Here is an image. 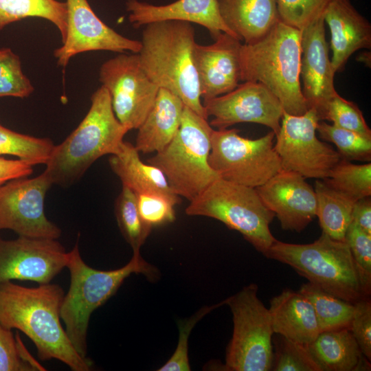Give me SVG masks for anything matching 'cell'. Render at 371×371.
<instances>
[{
  "label": "cell",
  "mask_w": 371,
  "mask_h": 371,
  "mask_svg": "<svg viewBox=\"0 0 371 371\" xmlns=\"http://www.w3.org/2000/svg\"><path fill=\"white\" fill-rule=\"evenodd\" d=\"M64 295L56 284L29 288L12 281L0 283V323L27 335L40 359H55L73 371H88L91 361L78 354L60 322Z\"/></svg>",
  "instance_id": "6da1fadb"
},
{
  "label": "cell",
  "mask_w": 371,
  "mask_h": 371,
  "mask_svg": "<svg viewBox=\"0 0 371 371\" xmlns=\"http://www.w3.org/2000/svg\"><path fill=\"white\" fill-rule=\"evenodd\" d=\"M194 28L191 23L167 20L144 25L138 56L142 68L159 87L178 96L207 118L194 60Z\"/></svg>",
  "instance_id": "7a4b0ae2"
},
{
  "label": "cell",
  "mask_w": 371,
  "mask_h": 371,
  "mask_svg": "<svg viewBox=\"0 0 371 371\" xmlns=\"http://www.w3.org/2000/svg\"><path fill=\"white\" fill-rule=\"evenodd\" d=\"M128 129L117 118L106 89L91 97L90 108L77 128L54 146L43 171L52 184L69 186L100 157L118 152Z\"/></svg>",
  "instance_id": "3957f363"
},
{
  "label": "cell",
  "mask_w": 371,
  "mask_h": 371,
  "mask_svg": "<svg viewBox=\"0 0 371 371\" xmlns=\"http://www.w3.org/2000/svg\"><path fill=\"white\" fill-rule=\"evenodd\" d=\"M300 41L301 31L280 20L262 38L242 43L240 51L241 81L261 83L294 115L308 110L300 82Z\"/></svg>",
  "instance_id": "277c9868"
},
{
  "label": "cell",
  "mask_w": 371,
  "mask_h": 371,
  "mask_svg": "<svg viewBox=\"0 0 371 371\" xmlns=\"http://www.w3.org/2000/svg\"><path fill=\"white\" fill-rule=\"evenodd\" d=\"M66 267L70 273V285L63 297L60 317L73 346L87 358V336L92 313L112 297L132 273H142L153 280L157 271L142 257L140 251H133L131 260L121 268L94 269L82 260L78 243L69 252Z\"/></svg>",
  "instance_id": "5b68a950"
},
{
  "label": "cell",
  "mask_w": 371,
  "mask_h": 371,
  "mask_svg": "<svg viewBox=\"0 0 371 371\" xmlns=\"http://www.w3.org/2000/svg\"><path fill=\"white\" fill-rule=\"evenodd\" d=\"M263 255L290 266L308 282L344 300L355 303L368 298L345 240L333 239L323 232L308 244L276 239Z\"/></svg>",
  "instance_id": "8992f818"
},
{
  "label": "cell",
  "mask_w": 371,
  "mask_h": 371,
  "mask_svg": "<svg viewBox=\"0 0 371 371\" xmlns=\"http://www.w3.org/2000/svg\"><path fill=\"white\" fill-rule=\"evenodd\" d=\"M213 130L207 119L185 106L173 139L147 160L163 172L177 195L190 201L220 178L208 161Z\"/></svg>",
  "instance_id": "52a82bcc"
},
{
  "label": "cell",
  "mask_w": 371,
  "mask_h": 371,
  "mask_svg": "<svg viewBox=\"0 0 371 371\" xmlns=\"http://www.w3.org/2000/svg\"><path fill=\"white\" fill-rule=\"evenodd\" d=\"M186 213L222 222L240 232L262 254L276 240L269 227L275 214L264 204L256 188L221 178L190 201Z\"/></svg>",
  "instance_id": "ba28073f"
},
{
  "label": "cell",
  "mask_w": 371,
  "mask_h": 371,
  "mask_svg": "<svg viewBox=\"0 0 371 371\" xmlns=\"http://www.w3.org/2000/svg\"><path fill=\"white\" fill-rule=\"evenodd\" d=\"M258 290L256 284H251L225 300L233 315L234 330L224 370H271L274 333L269 308L258 297Z\"/></svg>",
  "instance_id": "9c48e42d"
},
{
  "label": "cell",
  "mask_w": 371,
  "mask_h": 371,
  "mask_svg": "<svg viewBox=\"0 0 371 371\" xmlns=\"http://www.w3.org/2000/svg\"><path fill=\"white\" fill-rule=\"evenodd\" d=\"M275 137L272 131L251 139L236 128L214 129L209 164L220 178L256 188L282 170Z\"/></svg>",
  "instance_id": "30bf717a"
},
{
  "label": "cell",
  "mask_w": 371,
  "mask_h": 371,
  "mask_svg": "<svg viewBox=\"0 0 371 371\" xmlns=\"http://www.w3.org/2000/svg\"><path fill=\"white\" fill-rule=\"evenodd\" d=\"M319 121L313 109L300 115L284 112L274 143L283 170L304 178L324 179L342 159L337 150L317 137Z\"/></svg>",
  "instance_id": "8fae6325"
},
{
  "label": "cell",
  "mask_w": 371,
  "mask_h": 371,
  "mask_svg": "<svg viewBox=\"0 0 371 371\" xmlns=\"http://www.w3.org/2000/svg\"><path fill=\"white\" fill-rule=\"evenodd\" d=\"M99 74L118 120L128 131L137 129L159 89L142 68L138 54L121 53L109 59L102 64Z\"/></svg>",
  "instance_id": "7c38bea8"
},
{
  "label": "cell",
  "mask_w": 371,
  "mask_h": 371,
  "mask_svg": "<svg viewBox=\"0 0 371 371\" xmlns=\"http://www.w3.org/2000/svg\"><path fill=\"white\" fill-rule=\"evenodd\" d=\"M52 183L43 172L38 176L12 179L0 188V230L10 229L19 236L58 239L60 229L47 219L45 194Z\"/></svg>",
  "instance_id": "4fadbf2b"
},
{
  "label": "cell",
  "mask_w": 371,
  "mask_h": 371,
  "mask_svg": "<svg viewBox=\"0 0 371 371\" xmlns=\"http://www.w3.org/2000/svg\"><path fill=\"white\" fill-rule=\"evenodd\" d=\"M209 124L225 129L238 123L266 126L276 135L284 112L279 100L263 85L245 81L234 90L203 102Z\"/></svg>",
  "instance_id": "5bb4252c"
},
{
  "label": "cell",
  "mask_w": 371,
  "mask_h": 371,
  "mask_svg": "<svg viewBox=\"0 0 371 371\" xmlns=\"http://www.w3.org/2000/svg\"><path fill=\"white\" fill-rule=\"evenodd\" d=\"M69 252L57 240L0 238V283L14 280L50 283L67 267Z\"/></svg>",
  "instance_id": "9a60e30c"
},
{
  "label": "cell",
  "mask_w": 371,
  "mask_h": 371,
  "mask_svg": "<svg viewBox=\"0 0 371 371\" xmlns=\"http://www.w3.org/2000/svg\"><path fill=\"white\" fill-rule=\"evenodd\" d=\"M66 3V37L54 52L58 65L65 67L73 56L91 51L139 53L141 41L125 37L108 26L96 15L88 0H67Z\"/></svg>",
  "instance_id": "2e32d148"
},
{
  "label": "cell",
  "mask_w": 371,
  "mask_h": 371,
  "mask_svg": "<svg viewBox=\"0 0 371 371\" xmlns=\"http://www.w3.org/2000/svg\"><path fill=\"white\" fill-rule=\"evenodd\" d=\"M300 31L302 92L308 109H315L320 120H324L328 104L337 92L334 85L335 71L329 58L323 16Z\"/></svg>",
  "instance_id": "e0dca14e"
},
{
  "label": "cell",
  "mask_w": 371,
  "mask_h": 371,
  "mask_svg": "<svg viewBox=\"0 0 371 371\" xmlns=\"http://www.w3.org/2000/svg\"><path fill=\"white\" fill-rule=\"evenodd\" d=\"M305 179L298 173L282 169L256 188L284 230L300 232L316 216V194Z\"/></svg>",
  "instance_id": "ac0fdd59"
},
{
  "label": "cell",
  "mask_w": 371,
  "mask_h": 371,
  "mask_svg": "<svg viewBox=\"0 0 371 371\" xmlns=\"http://www.w3.org/2000/svg\"><path fill=\"white\" fill-rule=\"evenodd\" d=\"M214 39L206 45L196 43L194 49L202 104L234 90L241 81V41L224 32Z\"/></svg>",
  "instance_id": "d6986e66"
},
{
  "label": "cell",
  "mask_w": 371,
  "mask_h": 371,
  "mask_svg": "<svg viewBox=\"0 0 371 371\" xmlns=\"http://www.w3.org/2000/svg\"><path fill=\"white\" fill-rule=\"evenodd\" d=\"M126 8L128 21L135 28L153 22L176 20L202 25L213 38L224 32L239 39L223 21L218 0H177L159 5L139 0H127Z\"/></svg>",
  "instance_id": "ffe728a7"
},
{
  "label": "cell",
  "mask_w": 371,
  "mask_h": 371,
  "mask_svg": "<svg viewBox=\"0 0 371 371\" xmlns=\"http://www.w3.org/2000/svg\"><path fill=\"white\" fill-rule=\"evenodd\" d=\"M323 18L330 32V60L335 73L344 69L356 51L371 48V24L350 0H330Z\"/></svg>",
  "instance_id": "44dd1931"
},
{
  "label": "cell",
  "mask_w": 371,
  "mask_h": 371,
  "mask_svg": "<svg viewBox=\"0 0 371 371\" xmlns=\"http://www.w3.org/2000/svg\"><path fill=\"white\" fill-rule=\"evenodd\" d=\"M269 311L274 334L306 346L321 332L311 303L299 291L284 290L271 299Z\"/></svg>",
  "instance_id": "7402d4cb"
},
{
  "label": "cell",
  "mask_w": 371,
  "mask_h": 371,
  "mask_svg": "<svg viewBox=\"0 0 371 371\" xmlns=\"http://www.w3.org/2000/svg\"><path fill=\"white\" fill-rule=\"evenodd\" d=\"M185 104L176 95L159 88L150 111L137 128L135 147L144 154L158 153L173 139Z\"/></svg>",
  "instance_id": "603a6c76"
},
{
  "label": "cell",
  "mask_w": 371,
  "mask_h": 371,
  "mask_svg": "<svg viewBox=\"0 0 371 371\" xmlns=\"http://www.w3.org/2000/svg\"><path fill=\"white\" fill-rule=\"evenodd\" d=\"M226 25L245 44L267 35L280 21L277 0H218Z\"/></svg>",
  "instance_id": "cb8c5ba5"
},
{
  "label": "cell",
  "mask_w": 371,
  "mask_h": 371,
  "mask_svg": "<svg viewBox=\"0 0 371 371\" xmlns=\"http://www.w3.org/2000/svg\"><path fill=\"white\" fill-rule=\"evenodd\" d=\"M306 347L321 371L370 370L349 328L321 331Z\"/></svg>",
  "instance_id": "d4e9b609"
},
{
  "label": "cell",
  "mask_w": 371,
  "mask_h": 371,
  "mask_svg": "<svg viewBox=\"0 0 371 371\" xmlns=\"http://www.w3.org/2000/svg\"><path fill=\"white\" fill-rule=\"evenodd\" d=\"M135 146L124 141L118 152L109 159L112 171L120 178L122 186L135 194L154 192L170 199L176 205L181 198L170 187L163 172L157 167L144 163Z\"/></svg>",
  "instance_id": "484cf974"
},
{
  "label": "cell",
  "mask_w": 371,
  "mask_h": 371,
  "mask_svg": "<svg viewBox=\"0 0 371 371\" xmlns=\"http://www.w3.org/2000/svg\"><path fill=\"white\" fill-rule=\"evenodd\" d=\"M314 190L317 198L316 216L322 232L333 239L345 240L357 201L332 188L322 179L315 181Z\"/></svg>",
  "instance_id": "4316f807"
},
{
  "label": "cell",
  "mask_w": 371,
  "mask_h": 371,
  "mask_svg": "<svg viewBox=\"0 0 371 371\" xmlns=\"http://www.w3.org/2000/svg\"><path fill=\"white\" fill-rule=\"evenodd\" d=\"M30 17L47 20L58 30L62 42L67 34V7L58 0H0V32L6 26Z\"/></svg>",
  "instance_id": "83f0119b"
},
{
  "label": "cell",
  "mask_w": 371,
  "mask_h": 371,
  "mask_svg": "<svg viewBox=\"0 0 371 371\" xmlns=\"http://www.w3.org/2000/svg\"><path fill=\"white\" fill-rule=\"evenodd\" d=\"M299 291L311 303L320 331L350 328L355 303L333 295L310 282L303 284Z\"/></svg>",
  "instance_id": "f1b7e54d"
},
{
  "label": "cell",
  "mask_w": 371,
  "mask_h": 371,
  "mask_svg": "<svg viewBox=\"0 0 371 371\" xmlns=\"http://www.w3.org/2000/svg\"><path fill=\"white\" fill-rule=\"evenodd\" d=\"M54 146L49 138L19 133L0 124V155L16 156L32 166L46 164Z\"/></svg>",
  "instance_id": "f546056e"
},
{
  "label": "cell",
  "mask_w": 371,
  "mask_h": 371,
  "mask_svg": "<svg viewBox=\"0 0 371 371\" xmlns=\"http://www.w3.org/2000/svg\"><path fill=\"white\" fill-rule=\"evenodd\" d=\"M115 213L118 227L126 241L133 251H140L152 228L142 219L136 194L128 187L122 186L115 201Z\"/></svg>",
  "instance_id": "4dcf8cb0"
},
{
  "label": "cell",
  "mask_w": 371,
  "mask_h": 371,
  "mask_svg": "<svg viewBox=\"0 0 371 371\" xmlns=\"http://www.w3.org/2000/svg\"><path fill=\"white\" fill-rule=\"evenodd\" d=\"M323 180L355 201L371 196V164H355L341 159Z\"/></svg>",
  "instance_id": "1f68e13d"
},
{
  "label": "cell",
  "mask_w": 371,
  "mask_h": 371,
  "mask_svg": "<svg viewBox=\"0 0 371 371\" xmlns=\"http://www.w3.org/2000/svg\"><path fill=\"white\" fill-rule=\"evenodd\" d=\"M316 131L323 140L336 146L342 159L350 161H370L371 139L324 120L319 122Z\"/></svg>",
  "instance_id": "d6a6232c"
},
{
  "label": "cell",
  "mask_w": 371,
  "mask_h": 371,
  "mask_svg": "<svg viewBox=\"0 0 371 371\" xmlns=\"http://www.w3.org/2000/svg\"><path fill=\"white\" fill-rule=\"evenodd\" d=\"M45 368L27 350L20 337L0 323V371H43Z\"/></svg>",
  "instance_id": "836d02e7"
},
{
  "label": "cell",
  "mask_w": 371,
  "mask_h": 371,
  "mask_svg": "<svg viewBox=\"0 0 371 371\" xmlns=\"http://www.w3.org/2000/svg\"><path fill=\"white\" fill-rule=\"evenodd\" d=\"M34 90L22 71L19 56L9 47L0 48V98H25Z\"/></svg>",
  "instance_id": "e575fe53"
},
{
  "label": "cell",
  "mask_w": 371,
  "mask_h": 371,
  "mask_svg": "<svg viewBox=\"0 0 371 371\" xmlns=\"http://www.w3.org/2000/svg\"><path fill=\"white\" fill-rule=\"evenodd\" d=\"M277 335L271 370L321 371L306 346Z\"/></svg>",
  "instance_id": "d590c367"
},
{
  "label": "cell",
  "mask_w": 371,
  "mask_h": 371,
  "mask_svg": "<svg viewBox=\"0 0 371 371\" xmlns=\"http://www.w3.org/2000/svg\"><path fill=\"white\" fill-rule=\"evenodd\" d=\"M324 120L333 124L359 133L371 139V129L367 124L359 106L352 101L346 100L338 93L328 102Z\"/></svg>",
  "instance_id": "8d00e7d4"
},
{
  "label": "cell",
  "mask_w": 371,
  "mask_h": 371,
  "mask_svg": "<svg viewBox=\"0 0 371 371\" xmlns=\"http://www.w3.org/2000/svg\"><path fill=\"white\" fill-rule=\"evenodd\" d=\"M355 262L363 293L369 297L371 290V234L352 222L345 234Z\"/></svg>",
  "instance_id": "74e56055"
},
{
  "label": "cell",
  "mask_w": 371,
  "mask_h": 371,
  "mask_svg": "<svg viewBox=\"0 0 371 371\" xmlns=\"http://www.w3.org/2000/svg\"><path fill=\"white\" fill-rule=\"evenodd\" d=\"M330 0H277L280 20L300 30L323 16Z\"/></svg>",
  "instance_id": "f35d334b"
},
{
  "label": "cell",
  "mask_w": 371,
  "mask_h": 371,
  "mask_svg": "<svg viewBox=\"0 0 371 371\" xmlns=\"http://www.w3.org/2000/svg\"><path fill=\"white\" fill-rule=\"evenodd\" d=\"M136 196L142 219L151 228L175 220L176 204L166 196L154 192L139 193Z\"/></svg>",
  "instance_id": "ab89813d"
},
{
  "label": "cell",
  "mask_w": 371,
  "mask_h": 371,
  "mask_svg": "<svg viewBox=\"0 0 371 371\" xmlns=\"http://www.w3.org/2000/svg\"><path fill=\"white\" fill-rule=\"evenodd\" d=\"M223 304H226V300L216 304L205 306L201 308L190 318L179 322V341L173 355L159 368V371H189L190 366L188 355V338L195 324L206 314Z\"/></svg>",
  "instance_id": "60d3db41"
},
{
  "label": "cell",
  "mask_w": 371,
  "mask_h": 371,
  "mask_svg": "<svg viewBox=\"0 0 371 371\" xmlns=\"http://www.w3.org/2000/svg\"><path fill=\"white\" fill-rule=\"evenodd\" d=\"M350 330L363 355L371 359V302L368 298L355 302V311Z\"/></svg>",
  "instance_id": "b9f144b4"
},
{
  "label": "cell",
  "mask_w": 371,
  "mask_h": 371,
  "mask_svg": "<svg viewBox=\"0 0 371 371\" xmlns=\"http://www.w3.org/2000/svg\"><path fill=\"white\" fill-rule=\"evenodd\" d=\"M32 172V166L25 161L0 157V188L12 179L27 177Z\"/></svg>",
  "instance_id": "7bdbcfd3"
},
{
  "label": "cell",
  "mask_w": 371,
  "mask_h": 371,
  "mask_svg": "<svg viewBox=\"0 0 371 371\" xmlns=\"http://www.w3.org/2000/svg\"><path fill=\"white\" fill-rule=\"evenodd\" d=\"M352 222L368 234H371V199L370 196L357 200L353 206Z\"/></svg>",
  "instance_id": "ee69618b"
},
{
  "label": "cell",
  "mask_w": 371,
  "mask_h": 371,
  "mask_svg": "<svg viewBox=\"0 0 371 371\" xmlns=\"http://www.w3.org/2000/svg\"></svg>",
  "instance_id": "f6af8a7d"
}]
</instances>
